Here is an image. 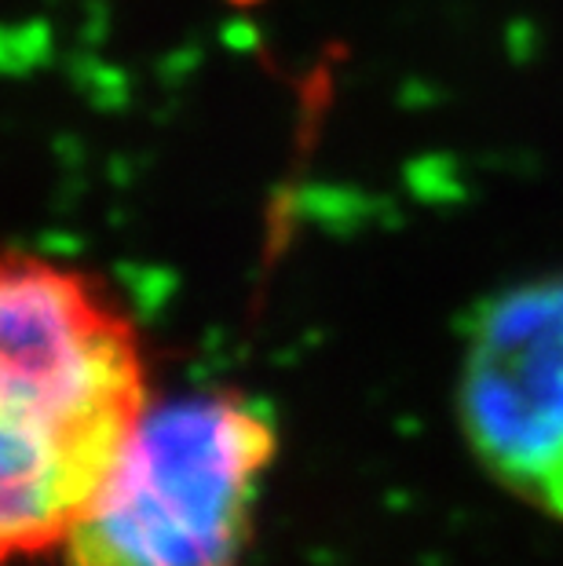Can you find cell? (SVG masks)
Instances as JSON below:
<instances>
[{
  "mask_svg": "<svg viewBox=\"0 0 563 566\" xmlns=\"http://www.w3.org/2000/svg\"><path fill=\"white\" fill-rule=\"evenodd\" d=\"M458 413L490 479L563 523V274L520 282L479 307Z\"/></svg>",
  "mask_w": 563,
  "mask_h": 566,
  "instance_id": "cell-3",
  "label": "cell"
},
{
  "mask_svg": "<svg viewBox=\"0 0 563 566\" xmlns=\"http://www.w3.org/2000/svg\"><path fill=\"white\" fill-rule=\"evenodd\" d=\"M147 402L114 300L66 263L0 249V566L66 545Z\"/></svg>",
  "mask_w": 563,
  "mask_h": 566,
  "instance_id": "cell-1",
  "label": "cell"
},
{
  "mask_svg": "<svg viewBox=\"0 0 563 566\" xmlns=\"http://www.w3.org/2000/svg\"><path fill=\"white\" fill-rule=\"evenodd\" d=\"M274 450L253 399H150L70 530L66 566H246Z\"/></svg>",
  "mask_w": 563,
  "mask_h": 566,
  "instance_id": "cell-2",
  "label": "cell"
}]
</instances>
